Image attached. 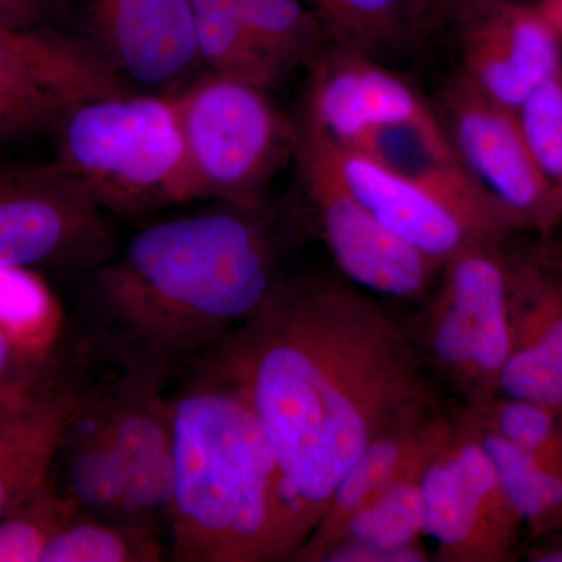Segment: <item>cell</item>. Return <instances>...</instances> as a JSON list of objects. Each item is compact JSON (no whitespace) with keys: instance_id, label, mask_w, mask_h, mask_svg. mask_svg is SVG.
<instances>
[{"instance_id":"cell-10","label":"cell","mask_w":562,"mask_h":562,"mask_svg":"<svg viewBox=\"0 0 562 562\" xmlns=\"http://www.w3.org/2000/svg\"><path fill=\"white\" fill-rule=\"evenodd\" d=\"M432 109L472 179L524 231L552 235L562 209L532 157L516 111L492 101L461 70L442 85Z\"/></svg>"},{"instance_id":"cell-32","label":"cell","mask_w":562,"mask_h":562,"mask_svg":"<svg viewBox=\"0 0 562 562\" xmlns=\"http://www.w3.org/2000/svg\"><path fill=\"white\" fill-rule=\"evenodd\" d=\"M41 364L29 366L0 376V435L29 412L49 386Z\"/></svg>"},{"instance_id":"cell-26","label":"cell","mask_w":562,"mask_h":562,"mask_svg":"<svg viewBox=\"0 0 562 562\" xmlns=\"http://www.w3.org/2000/svg\"><path fill=\"white\" fill-rule=\"evenodd\" d=\"M162 547L149 525L105 522L77 514L52 539L41 562H157Z\"/></svg>"},{"instance_id":"cell-5","label":"cell","mask_w":562,"mask_h":562,"mask_svg":"<svg viewBox=\"0 0 562 562\" xmlns=\"http://www.w3.org/2000/svg\"><path fill=\"white\" fill-rule=\"evenodd\" d=\"M505 244L473 241L443 265L414 341L425 364L475 408L498 395L512 351Z\"/></svg>"},{"instance_id":"cell-25","label":"cell","mask_w":562,"mask_h":562,"mask_svg":"<svg viewBox=\"0 0 562 562\" xmlns=\"http://www.w3.org/2000/svg\"><path fill=\"white\" fill-rule=\"evenodd\" d=\"M424 536H427V522L419 475L394 484L353 514L328 550L339 543L382 550L408 549L419 546Z\"/></svg>"},{"instance_id":"cell-14","label":"cell","mask_w":562,"mask_h":562,"mask_svg":"<svg viewBox=\"0 0 562 562\" xmlns=\"http://www.w3.org/2000/svg\"><path fill=\"white\" fill-rule=\"evenodd\" d=\"M506 260L513 341L498 395L562 406V246L542 236Z\"/></svg>"},{"instance_id":"cell-6","label":"cell","mask_w":562,"mask_h":562,"mask_svg":"<svg viewBox=\"0 0 562 562\" xmlns=\"http://www.w3.org/2000/svg\"><path fill=\"white\" fill-rule=\"evenodd\" d=\"M203 198L257 213L273 176L294 158V121L268 90L211 72L176 94Z\"/></svg>"},{"instance_id":"cell-3","label":"cell","mask_w":562,"mask_h":562,"mask_svg":"<svg viewBox=\"0 0 562 562\" xmlns=\"http://www.w3.org/2000/svg\"><path fill=\"white\" fill-rule=\"evenodd\" d=\"M172 560H294L306 542L257 414L202 371L173 402Z\"/></svg>"},{"instance_id":"cell-27","label":"cell","mask_w":562,"mask_h":562,"mask_svg":"<svg viewBox=\"0 0 562 562\" xmlns=\"http://www.w3.org/2000/svg\"><path fill=\"white\" fill-rule=\"evenodd\" d=\"M333 43L349 49H387L414 31L412 0H306Z\"/></svg>"},{"instance_id":"cell-17","label":"cell","mask_w":562,"mask_h":562,"mask_svg":"<svg viewBox=\"0 0 562 562\" xmlns=\"http://www.w3.org/2000/svg\"><path fill=\"white\" fill-rule=\"evenodd\" d=\"M91 25L122 76L165 87L199 61L191 0H92Z\"/></svg>"},{"instance_id":"cell-7","label":"cell","mask_w":562,"mask_h":562,"mask_svg":"<svg viewBox=\"0 0 562 562\" xmlns=\"http://www.w3.org/2000/svg\"><path fill=\"white\" fill-rule=\"evenodd\" d=\"M114 254L106 211L60 162L0 165V262L92 272Z\"/></svg>"},{"instance_id":"cell-11","label":"cell","mask_w":562,"mask_h":562,"mask_svg":"<svg viewBox=\"0 0 562 562\" xmlns=\"http://www.w3.org/2000/svg\"><path fill=\"white\" fill-rule=\"evenodd\" d=\"M427 536L442 562H508L524 524L475 432L461 419L422 475Z\"/></svg>"},{"instance_id":"cell-37","label":"cell","mask_w":562,"mask_h":562,"mask_svg":"<svg viewBox=\"0 0 562 562\" xmlns=\"http://www.w3.org/2000/svg\"><path fill=\"white\" fill-rule=\"evenodd\" d=\"M536 9L552 25L562 41V0H541L536 3Z\"/></svg>"},{"instance_id":"cell-20","label":"cell","mask_w":562,"mask_h":562,"mask_svg":"<svg viewBox=\"0 0 562 562\" xmlns=\"http://www.w3.org/2000/svg\"><path fill=\"white\" fill-rule=\"evenodd\" d=\"M460 419L490 454L524 530L539 542L562 538V468L517 449L462 413Z\"/></svg>"},{"instance_id":"cell-34","label":"cell","mask_w":562,"mask_h":562,"mask_svg":"<svg viewBox=\"0 0 562 562\" xmlns=\"http://www.w3.org/2000/svg\"><path fill=\"white\" fill-rule=\"evenodd\" d=\"M443 3L446 0H412L414 31H424L446 21Z\"/></svg>"},{"instance_id":"cell-36","label":"cell","mask_w":562,"mask_h":562,"mask_svg":"<svg viewBox=\"0 0 562 562\" xmlns=\"http://www.w3.org/2000/svg\"><path fill=\"white\" fill-rule=\"evenodd\" d=\"M527 557L532 562H562V538L536 543Z\"/></svg>"},{"instance_id":"cell-13","label":"cell","mask_w":562,"mask_h":562,"mask_svg":"<svg viewBox=\"0 0 562 562\" xmlns=\"http://www.w3.org/2000/svg\"><path fill=\"white\" fill-rule=\"evenodd\" d=\"M461 72L492 101L519 111L562 72V41L536 5L516 0L469 7L454 14Z\"/></svg>"},{"instance_id":"cell-12","label":"cell","mask_w":562,"mask_h":562,"mask_svg":"<svg viewBox=\"0 0 562 562\" xmlns=\"http://www.w3.org/2000/svg\"><path fill=\"white\" fill-rule=\"evenodd\" d=\"M166 371L128 362V373L116 386L83 392L80 401L105 425L124 465L127 516L136 522L169 517L173 491V402L162 398Z\"/></svg>"},{"instance_id":"cell-4","label":"cell","mask_w":562,"mask_h":562,"mask_svg":"<svg viewBox=\"0 0 562 562\" xmlns=\"http://www.w3.org/2000/svg\"><path fill=\"white\" fill-rule=\"evenodd\" d=\"M58 160L106 213H149L203 199L176 95L95 99L58 127Z\"/></svg>"},{"instance_id":"cell-29","label":"cell","mask_w":562,"mask_h":562,"mask_svg":"<svg viewBox=\"0 0 562 562\" xmlns=\"http://www.w3.org/2000/svg\"><path fill=\"white\" fill-rule=\"evenodd\" d=\"M81 513L50 482L0 519V562H41L52 539Z\"/></svg>"},{"instance_id":"cell-23","label":"cell","mask_w":562,"mask_h":562,"mask_svg":"<svg viewBox=\"0 0 562 562\" xmlns=\"http://www.w3.org/2000/svg\"><path fill=\"white\" fill-rule=\"evenodd\" d=\"M61 328L60 303L40 273L0 262V333L25 357L44 362Z\"/></svg>"},{"instance_id":"cell-35","label":"cell","mask_w":562,"mask_h":562,"mask_svg":"<svg viewBox=\"0 0 562 562\" xmlns=\"http://www.w3.org/2000/svg\"><path fill=\"white\" fill-rule=\"evenodd\" d=\"M35 364H41V362L25 357L3 333H0V376Z\"/></svg>"},{"instance_id":"cell-31","label":"cell","mask_w":562,"mask_h":562,"mask_svg":"<svg viewBox=\"0 0 562 562\" xmlns=\"http://www.w3.org/2000/svg\"><path fill=\"white\" fill-rule=\"evenodd\" d=\"M72 0H0V31L68 32Z\"/></svg>"},{"instance_id":"cell-9","label":"cell","mask_w":562,"mask_h":562,"mask_svg":"<svg viewBox=\"0 0 562 562\" xmlns=\"http://www.w3.org/2000/svg\"><path fill=\"white\" fill-rule=\"evenodd\" d=\"M122 94L127 79L70 33L0 31V144L58 131L77 106Z\"/></svg>"},{"instance_id":"cell-1","label":"cell","mask_w":562,"mask_h":562,"mask_svg":"<svg viewBox=\"0 0 562 562\" xmlns=\"http://www.w3.org/2000/svg\"><path fill=\"white\" fill-rule=\"evenodd\" d=\"M202 357L257 414L306 539L376 439L439 412L413 333L349 280L277 281Z\"/></svg>"},{"instance_id":"cell-18","label":"cell","mask_w":562,"mask_h":562,"mask_svg":"<svg viewBox=\"0 0 562 562\" xmlns=\"http://www.w3.org/2000/svg\"><path fill=\"white\" fill-rule=\"evenodd\" d=\"M454 428L457 420L436 412L376 439L342 476L294 561H322L353 514L402 480L424 475L432 458L452 438Z\"/></svg>"},{"instance_id":"cell-8","label":"cell","mask_w":562,"mask_h":562,"mask_svg":"<svg viewBox=\"0 0 562 562\" xmlns=\"http://www.w3.org/2000/svg\"><path fill=\"white\" fill-rule=\"evenodd\" d=\"M294 127V160L303 190L346 280L361 290L402 301H419L435 290L442 266L387 231L355 199L302 114Z\"/></svg>"},{"instance_id":"cell-28","label":"cell","mask_w":562,"mask_h":562,"mask_svg":"<svg viewBox=\"0 0 562 562\" xmlns=\"http://www.w3.org/2000/svg\"><path fill=\"white\" fill-rule=\"evenodd\" d=\"M517 449L562 468V406L542 405L497 395L462 412Z\"/></svg>"},{"instance_id":"cell-21","label":"cell","mask_w":562,"mask_h":562,"mask_svg":"<svg viewBox=\"0 0 562 562\" xmlns=\"http://www.w3.org/2000/svg\"><path fill=\"white\" fill-rule=\"evenodd\" d=\"M68 483L66 494L83 509L127 516V483L124 465L109 431L90 406L79 397V412L66 435Z\"/></svg>"},{"instance_id":"cell-33","label":"cell","mask_w":562,"mask_h":562,"mask_svg":"<svg viewBox=\"0 0 562 562\" xmlns=\"http://www.w3.org/2000/svg\"><path fill=\"white\" fill-rule=\"evenodd\" d=\"M430 554L424 546L408 547V549L382 550L372 547L350 546L339 543L333 547L322 558L324 562H425Z\"/></svg>"},{"instance_id":"cell-38","label":"cell","mask_w":562,"mask_h":562,"mask_svg":"<svg viewBox=\"0 0 562 562\" xmlns=\"http://www.w3.org/2000/svg\"><path fill=\"white\" fill-rule=\"evenodd\" d=\"M492 2H505V0H446V3H443V16H446V21H452L454 14L460 13L461 10Z\"/></svg>"},{"instance_id":"cell-2","label":"cell","mask_w":562,"mask_h":562,"mask_svg":"<svg viewBox=\"0 0 562 562\" xmlns=\"http://www.w3.org/2000/svg\"><path fill=\"white\" fill-rule=\"evenodd\" d=\"M250 213L160 222L92 271L88 305L122 360L168 371L249 319L277 284Z\"/></svg>"},{"instance_id":"cell-19","label":"cell","mask_w":562,"mask_h":562,"mask_svg":"<svg viewBox=\"0 0 562 562\" xmlns=\"http://www.w3.org/2000/svg\"><path fill=\"white\" fill-rule=\"evenodd\" d=\"M77 412L72 384L52 380L40 401L0 435V519L49 483Z\"/></svg>"},{"instance_id":"cell-24","label":"cell","mask_w":562,"mask_h":562,"mask_svg":"<svg viewBox=\"0 0 562 562\" xmlns=\"http://www.w3.org/2000/svg\"><path fill=\"white\" fill-rule=\"evenodd\" d=\"M195 38L211 72L272 90L279 74L251 41L235 0H191Z\"/></svg>"},{"instance_id":"cell-22","label":"cell","mask_w":562,"mask_h":562,"mask_svg":"<svg viewBox=\"0 0 562 562\" xmlns=\"http://www.w3.org/2000/svg\"><path fill=\"white\" fill-rule=\"evenodd\" d=\"M257 49L280 79L312 65L333 41L306 0H235Z\"/></svg>"},{"instance_id":"cell-30","label":"cell","mask_w":562,"mask_h":562,"mask_svg":"<svg viewBox=\"0 0 562 562\" xmlns=\"http://www.w3.org/2000/svg\"><path fill=\"white\" fill-rule=\"evenodd\" d=\"M517 117L532 157L562 209V72L532 92Z\"/></svg>"},{"instance_id":"cell-15","label":"cell","mask_w":562,"mask_h":562,"mask_svg":"<svg viewBox=\"0 0 562 562\" xmlns=\"http://www.w3.org/2000/svg\"><path fill=\"white\" fill-rule=\"evenodd\" d=\"M303 113L338 143L382 125H439L435 109L408 81L371 55L331 43L308 66Z\"/></svg>"},{"instance_id":"cell-16","label":"cell","mask_w":562,"mask_h":562,"mask_svg":"<svg viewBox=\"0 0 562 562\" xmlns=\"http://www.w3.org/2000/svg\"><path fill=\"white\" fill-rule=\"evenodd\" d=\"M302 116L308 121L322 151L347 190L398 238L442 268L468 244L483 241L484 238L438 195L342 146L303 111Z\"/></svg>"}]
</instances>
